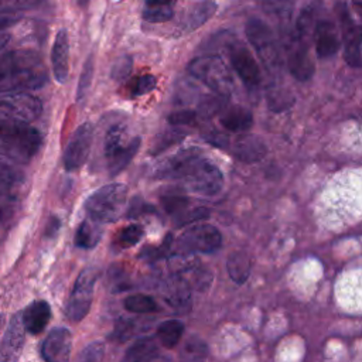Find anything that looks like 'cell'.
<instances>
[{"mask_svg": "<svg viewBox=\"0 0 362 362\" xmlns=\"http://www.w3.org/2000/svg\"><path fill=\"white\" fill-rule=\"evenodd\" d=\"M158 358V348L151 337H143L133 342L124 354V361L127 362H143L153 361Z\"/></svg>", "mask_w": 362, "mask_h": 362, "instance_id": "obj_25", "label": "cell"}, {"mask_svg": "<svg viewBox=\"0 0 362 362\" xmlns=\"http://www.w3.org/2000/svg\"><path fill=\"white\" fill-rule=\"evenodd\" d=\"M205 355H206V346L202 341L197 338H191L188 342H185L184 349L181 352V356L187 359H198V358H204Z\"/></svg>", "mask_w": 362, "mask_h": 362, "instance_id": "obj_38", "label": "cell"}, {"mask_svg": "<svg viewBox=\"0 0 362 362\" xmlns=\"http://www.w3.org/2000/svg\"><path fill=\"white\" fill-rule=\"evenodd\" d=\"M188 72L222 98L229 96L233 90L232 74L221 57L205 55L194 58L188 64Z\"/></svg>", "mask_w": 362, "mask_h": 362, "instance_id": "obj_6", "label": "cell"}, {"mask_svg": "<svg viewBox=\"0 0 362 362\" xmlns=\"http://www.w3.org/2000/svg\"><path fill=\"white\" fill-rule=\"evenodd\" d=\"M164 298L167 303L178 310V311H187L191 305V291L188 283L181 279L180 276H175L174 279L168 280L164 287Z\"/></svg>", "mask_w": 362, "mask_h": 362, "instance_id": "obj_22", "label": "cell"}, {"mask_svg": "<svg viewBox=\"0 0 362 362\" xmlns=\"http://www.w3.org/2000/svg\"><path fill=\"white\" fill-rule=\"evenodd\" d=\"M52 74L59 83H64L69 74V41L65 28H61L54 40L51 51Z\"/></svg>", "mask_w": 362, "mask_h": 362, "instance_id": "obj_18", "label": "cell"}, {"mask_svg": "<svg viewBox=\"0 0 362 362\" xmlns=\"http://www.w3.org/2000/svg\"><path fill=\"white\" fill-rule=\"evenodd\" d=\"M40 132L25 122L0 116V151L17 163H28L38 151Z\"/></svg>", "mask_w": 362, "mask_h": 362, "instance_id": "obj_3", "label": "cell"}, {"mask_svg": "<svg viewBox=\"0 0 362 362\" xmlns=\"http://www.w3.org/2000/svg\"><path fill=\"white\" fill-rule=\"evenodd\" d=\"M195 120H197V113L192 110L174 112L168 116V122L171 124H194Z\"/></svg>", "mask_w": 362, "mask_h": 362, "instance_id": "obj_43", "label": "cell"}, {"mask_svg": "<svg viewBox=\"0 0 362 362\" xmlns=\"http://www.w3.org/2000/svg\"><path fill=\"white\" fill-rule=\"evenodd\" d=\"M100 222L92 219L90 216L81 222L75 233V245L82 249H93L102 239Z\"/></svg>", "mask_w": 362, "mask_h": 362, "instance_id": "obj_24", "label": "cell"}, {"mask_svg": "<svg viewBox=\"0 0 362 362\" xmlns=\"http://www.w3.org/2000/svg\"><path fill=\"white\" fill-rule=\"evenodd\" d=\"M222 245L221 232L209 223H197L185 229L175 242L178 253H212Z\"/></svg>", "mask_w": 362, "mask_h": 362, "instance_id": "obj_9", "label": "cell"}, {"mask_svg": "<svg viewBox=\"0 0 362 362\" xmlns=\"http://www.w3.org/2000/svg\"><path fill=\"white\" fill-rule=\"evenodd\" d=\"M156 178L184 180L198 194L215 195L223 187L221 170L202 157L197 148H187L171 156L156 167Z\"/></svg>", "mask_w": 362, "mask_h": 362, "instance_id": "obj_1", "label": "cell"}, {"mask_svg": "<svg viewBox=\"0 0 362 362\" xmlns=\"http://www.w3.org/2000/svg\"><path fill=\"white\" fill-rule=\"evenodd\" d=\"M58 229H59V219L55 218V216H51L49 222H48V226H47V235L48 236H55Z\"/></svg>", "mask_w": 362, "mask_h": 362, "instance_id": "obj_47", "label": "cell"}, {"mask_svg": "<svg viewBox=\"0 0 362 362\" xmlns=\"http://www.w3.org/2000/svg\"><path fill=\"white\" fill-rule=\"evenodd\" d=\"M324 7L320 0H314L310 4H307L298 14L296 23H294V34L300 38L310 42L313 40L314 28L318 23V20L322 17Z\"/></svg>", "mask_w": 362, "mask_h": 362, "instance_id": "obj_20", "label": "cell"}, {"mask_svg": "<svg viewBox=\"0 0 362 362\" xmlns=\"http://www.w3.org/2000/svg\"><path fill=\"white\" fill-rule=\"evenodd\" d=\"M140 137L127 139L126 130L116 124L107 129L103 139V154L109 174L112 177L122 173L133 160L140 147Z\"/></svg>", "mask_w": 362, "mask_h": 362, "instance_id": "obj_5", "label": "cell"}, {"mask_svg": "<svg viewBox=\"0 0 362 362\" xmlns=\"http://www.w3.org/2000/svg\"><path fill=\"white\" fill-rule=\"evenodd\" d=\"M25 331L23 315H13L0 342V362H11L20 358L25 342Z\"/></svg>", "mask_w": 362, "mask_h": 362, "instance_id": "obj_15", "label": "cell"}, {"mask_svg": "<svg viewBox=\"0 0 362 362\" xmlns=\"http://www.w3.org/2000/svg\"><path fill=\"white\" fill-rule=\"evenodd\" d=\"M181 216V221H180V225H189L192 222H197V221H201V219H205L209 216V211L206 208H195L192 211H185Z\"/></svg>", "mask_w": 362, "mask_h": 362, "instance_id": "obj_44", "label": "cell"}, {"mask_svg": "<svg viewBox=\"0 0 362 362\" xmlns=\"http://www.w3.org/2000/svg\"><path fill=\"white\" fill-rule=\"evenodd\" d=\"M105 356V345L102 342H92L86 345L78 355V361L81 362H99Z\"/></svg>", "mask_w": 362, "mask_h": 362, "instance_id": "obj_37", "label": "cell"}, {"mask_svg": "<svg viewBox=\"0 0 362 362\" xmlns=\"http://www.w3.org/2000/svg\"><path fill=\"white\" fill-rule=\"evenodd\" d=\"M93 132V124L86 122L72 133L64 151V167L66 171H76L85 164L90 153Z\"/></svg>", "mask_w": 362, "mask_h": 362, "instance_id": "obj_12", "label": "cell"}, {"mask_svg": "<svg viewBox=\"0 0 362 362\" xmlns=\"http://www.w3.org/2000/svg\"><path fill=\"white\" fill-rule=\"evenodd\" d=\"M156 85H157L156 76L150 75V74H146V75H141V76L136 78L132 82L130 93H132V96H143V95H147L151 90H154Z\"/></svg>", "mask_w": 362, "mask_h": 362, "instance_id": "obj_35", "label": "cell"}, {"mask_svg": "<svg viewBox=\"0 0 362 362\" xmlns=\"http://www.w3.org/2000/svg\"><path fill=\"white\" fill-rule=\"evenodd\" d=\"M226 270L229 277L238 283L243 284L250 274V259L243 252H233L226 260Z\"/></svg>", "mask_w": 362, "mask_h": 362, "instance_id": "obj_27", "label": "cell"}, {"mask_svg": "<svg viewBox=\"0 0 362 362\" xmlns=\"http://www.w3.org/2000/svg\"><path fill=\"white\" fill-rule=\"evenodd\" d=\"M127 206V187L119 182L103 185L90 194L85 201L88 215L100 222H116Z\"/></svg>", "mask_w": 362, "mask_h": 362, "instance_id": "obj_4", "label": "cell"}, {"mask_svg": "<svg viewBox=\"0 0 362 362\" xmlns=\"http://www.w3.org/2000/svg\"><path fill=\"white\" fill-rule=\"evenodd\" d=\"M286 51H287V66L290 74L297 81H308L315 71L314 61L308 51V41L300 38L294 34H290L288 40L286 41Z\"/></svg>", "mask_w": 362, "mask_h": 362, "instance_id": "obj_13", "label": "cell"}, {"mask_svg": "<svg viewBox=\"0 0 362 362\" xmlns=\"http://www.w3.org/2000/svg\"><path fill=\"white\" fill-rule=\"evenodd\" d=\"M48 75L35 51L17 49L0 54V93L37 89L47 83Z\"/></svg>", "mask_w": 362, "mask_h": 362, "instance_id": "obj_2", "label": "cell"}, {"mask_svg": "<svg viewBox=\"0 0 362 362\" xmlns=\"http://www.w3.org/2000/svg\"><path fill=\"white\" fill-rule=\"evenodd\" d=\"M184 328L185 327L180 320H167L157 327V338L163 346L171 349L180 342L184 334Z\"/></svg>", "mask_w": 362, "mask_h": 362, "instance_id": "obj_29", "label": "cell"}, {"mask_svg": "<svg viewBox=\"0 0 362 362\" xmlns=\"http://www.w3.org/2000/svg\"><path fill=\"white\" fill-rule=\"evenodd\" d=\"M267 99L273 110H283L293 103V96H284V93L280 92L279 89H273V90L270 89Z\"/></svg>", "mask_w": 362, "mask_h": 362, "instance_id": "obj_41", "label": "cell"}, {"mask_svg": "<svg viewBox=\"0 0 362 362\" xmlns=\"http://www.w3.org/2000/svg\"><path fill=\"white\" fill-rule=\"evenodd\" d=\"M262 10L279 23H288L294 13L293 0H260Z\"/></svg>", "mask_w": 362, "mask_h": 362, "instance_id": "obj_28", "label": "cell"}, {"mask_svg": "<svg viewBox=\"0 0 362 362\" xmlns=\"http://www.w3.org/2000/svg\"><path fill=\"white\" fill-rule=\"evenodd\" d=\"M38 4V0H0V13L27 10Z\"/></svg>", "mask_w": 362, "mask_h": 362, "instance_id": "obj_40", "label": "cell"}, {"mask_svg": "<svg viewBox=\"0 0 362 362\" xmlns=\"http://www.w3.org/2000/svg\"><path fill=\"white\" fill-rule=\"evenodd\" d=\"M98 276V269L86 267L76 277L65 307V314L69 321L78 322L88 315L92 305L93 290Z\"/></svg>", "mask_w": 362, "mask_h": 362, "instance_id": "obj_7", "label": "cell"}, {"mask_svg": "<svg viewBox=\"0 0 362 362\" xmlns=\"http://www.w3.org/2000/svg\"><path fill=\"white\" fill-rule=\"evenodd\" d=\"M10 40V35L6 34V33H0V48H3Z\"/></svg>", "mask_w": 362, "mask_h": 362, "instance_id": "obj_48", "label": "cell"}, {"mask_svg": "<svg viewBox=\"0 0 362 362\" xmlns=\"http://www.w3.org/2000/svg\"><path fill=\"white\" fill-rule=\"evenodd\" d=\"M123 304H124V308L133 314H150V313L158 311V304L156 303V300L146 294L127 296Z\"/></svg>", "mask_w": 362, "mask_h": 362, "instance_id": "obj_30", "label": "cell"}, {"mask_svg": "<svg viewBox=\"0 0 362 362\" xmlns=\"http://www.w3.org/2000/svg\"><path fill=\"white\" fill-rule=\"evenodd\" d=\"M72 335L64 327L54 328L41 345V356L47 362H66L71 358Z\"/></svg>", "mask_w": 362, "mask_h": 362, "instance_id": "obj_16", "label": "cell"}, {"mask_svg": "<svg viewBox=\"0 0 362 362\" xmlns=\"http://www.w3.org/2000/svg\"><path fill=\"white\" fill-rule=\"evenodd\" d=\"M146 211H153V209L148 206V204L143 202V201L139 199V198H134V199L132 201V204L129 205L127 214H129V216L137 218V216H140L141 214H144Z\"/></svg>", "mask_w": 362, "mask_h": 362, "instance_id": "obj_45", "label": "cell"}, {"mask_svg": "<svg viewBox=\"0 0 362 362\" xmlns=\"http://www.w3.org/2000/svg\"><path fill=\"white\" fill-rule=\"evenodd\" d=\"M182 133H178V132H168V133H165V136L164 137H161V141L156 146L157 147V150H154V154H157V153H160L163 148H167V146L168 144H171V143H177L178 140H181L182 139V136H181Z\"/></svg>", "mask_w": 362, "mask_h": 362, "instance_id": "obj_46", "label": "cell"}, {"mask_svg": "<svg viewBox=\"0 0 362 362\" xmlns=\"http://www.w3.org/2000/svg\"><path fill=\"white\" fill-rule=\"evenodd\" d=\"M42 112L41 100L24 90L0 93V116L20 122H34Z\"/></svg>", "mask_w": 362, "mask_h": 362, "instance_id": "obj_11", "label": "cell"}, {"mask_svg": "<svg viewBox=\"0 0 362 362\" xmlns=\"http://www.w3.org/2000/svg\"><path fill=\"white\" fill-rule=\"evenodd\" d=\"M351 1H352V4L355 6V8L362 13V0H351Z\"/></svg>", "mask_w": 362, "mask_h": 362, "instance_id": "obj_50", "label": "cell"}, {"mask_svg": "<svg viewBox=\"0 0 362 362\" xmlns=\"http://www.w3.org/2000/svg\"><path fill=\"white\" fill-rule=\"evenodd\" d=\"M21 175L8 160L0 157V195H10L11 189L20 182Z\"/></svg>", "mask_w": 362, "mask_h": 362, "instance_id": "obj_32", "label": "cell"}, {"mask_svg": "<svg viewBox=\"0 0 362 362\" xmlns=\"http://www.w3.org/2000/svg\"><path fill=\"white\" fill-rule=\"evenodd\" d=\"M173 14H174L173 4L146 0L144 7H143V18L150 23L168 21L173 17Z\"/></svg>", "mask_w": 362, "mask_h": 362, "instance_id": "obj_31", "label": "cell"}, {"mask_svg": "<svg viewBox=\"0 0 362 362\" xmlns=\"http://www.w3.org/2000/svg\"><path fill=\"white\" fill-rule=\"evenodd\" d=\"M335 11L339 21L344 58L348 65L362 66V23H356L344 3H337Z\"/></svg>", "mask_w": 362, "mask_h": 362, "instance_id": "obj_10", "label": "cell"}, {"mask_svg": "<svg viewBox=\"0 0 362 362\" xmlns=\"http://www.w3.org/2000/svg\"><path fill=\"white\" fill-rule=\"evenodd\" d=\"M143 236H144V229L140 225L133 223L119 230V233L116 235V243L120 249L132 247L137 245Z\"/></svg>", "mask_w": 362, "mask_h": 362, "instance_id": "obj_33", "label": "cell"}, {"mask_svg": "<svg viewBox=\"0 0 362 362\" xmlns=\"http://www.w3.org/2000/svg\"><path fill=\"white\" fill-rule=\"evenodd\" d=\"M246 37L250 45L257 52L260 61L269 71H274L280 66V49L272 28L259 18H250L246 23Z\"/></svg>", "mask_w": 362, "mask_h": 362, "instance_id": "obj_8", "label": "cell"}, {"mask_svg": "<svg viewBox=\"0 0 362 362\" xmlns=\"http://www.w3.org/2000/svg\"><path fill=\"white\" fill-rule=\"evenodd\" d=\"M188 202L189 199L181 194H170V195L161 197V204L165 212L175 216H180L187 211Z\"/></svg>", "mask_w": 362, "mask_h": 362, "instance_id": "obj_34", "label": "cell"}, {"mask_svg": "<svg viewBox=\"0 0 362 362\" xmlns=\"http://www.w3.org/2000/svg\"><path fill=\"white\" fill-rule=\"evenodd\" d=\"M219 122L226 130L233 133H242L250 129L253 123V116L250 110L243 106H230L222 110Z\"/></svg>", "mask_w": 362, "mask_h": 362, "instance_id": "obj_23", "label": "cell"}, {"mask_svg": "<svg viewBox=\"0 0 362 362\" xmlns=\"http://www.w3.org/2000/svg\"><path fill=\"white\" fill-rule=\"evenodd\" d=\"M51 307L45 300L31 303L21 314L25 329L33 335L42 332L51 320Z\"/></svg>", "mask_w": 362, "mask_h": 362, "instance_id": "obj_19", "label": "cell"}, {"mask_svg": "<svg viewBox=\"0 0 362 362\" xmlns=\"http://www.w3.org/2000/svg\"><path fill=\"white\" fill-rule=\"evenodd\" d=\"M134 331H136L134 322L130 320H124V321L117 322L115 332H113V338H116V341L123 342V341L129 339L134 334Z\"/></svg>", "mask_w": 362, "mask_h": 362, "instance_id": "obj_42", "label": "cell"}, {"mask_svg": "<svg viewBox=\"0 0 362 362\" xmlns=\"http://www.w3.org/2000/svg\"><path fill=\"white\" fill-rule=\"evenodd\" d=\"M229 59L232 68L247 88H256L260 82V68L252 52L240 42L229 47Z\"/></svg>", "mask_w": 362, "mask_h": 362, "instance_id": "obj_14", "label": "cell"}, {"mask_svg": "<svg viewBox=\"0 0 362 362\" xmlns=\"http://www.w3.org/2000/svg\"><path fill=\"white\" fill-rule=\"evenodd\" d=\"M267 153L266 144L262 139L253 134H242L233 144V154L245 163H255L264 157Z\"/></svg>", "mask_w": 362, "mask_h": 362, "instance_id": "obj_21", "label": "cell"}, {"mask_svg": "<svg viewBox=\"0 0 362 362\" xmlns=\"http://www.w3.org/2000/svg\"><path fill=\"white\" fill-rule=\"evenodd\" d=\"M14 23V20H8V18H3V17H0V30L1 28H4V27H8L10 24H13Z\"/></svg>", "mask_w": 362, "mask_h": 362, "instance_id": "obj_49", "label": "cell"}, {"mask_svg": "<svg viewBox=\"0 0 362 362\" xmlns=\"http://www.w3.org/2000/svg\"><path fill=\"white\" fill-rule=\"evenodd\" d=\"M92 78H93V57L90 55L82 69V75L79 78V83H78V90H76V100H82L83 96L86 95V92L89 90V86L92 83Z\"/></svg>", "mask_w": 362, "mask_h": 362, "instance_id": "obj_36", "label": "cell"}, {"mask_svg": "<svg viewBox=\"0 0 362 362\" xmlns=\"http://www.w3.org/2000/svg\"><path fill=\"white\" fill-rule=\"evenodd\" d=\"M1 324H3V317H1V314H0V328H1Z\"/></svg>", "mask_w": 362, "mask_h": 362, "instance_id": "obj_52", "label": "cell"}, {"mask_svg": "<svg viewBox=\"0 0 362 362\" xmlns=\"http://www.w3.org/2000/svg\"><path fill=\"white\" fill-rule=\"evenodd\" d=\"M151 1H158V3H165V4H173L175 0H151Z\"/></svg>", "mask_w": 362, "mask_h": 362, "instance_id": "obj_51", "label": "cell"}, {"mask_svg": "<svg viewBox=\"0 0 362 362\" xmlns=\"http://www.w3.org/2000/svg\"><path fill=\"white\" fill-rule=\"evenodd\" d=\"M132 65H133L132 57L124 55V57L119 58V59L115 62L113 68H112V78H113L115 81H119V82L124 81V79L130 75V72H132Z\"/></svg>", "mask_w": 362, "mask_h": 362, "instance_id": "obj_39", "label": "cell"}, {"mask_svg": "<svg viewBox=\"0 0 362 362\" xmlns=\"http://www.w3.org/2000/svg\"><path fill=\"white\" fill-rule=\"evenodd\" d=\"M313 40L315 45V52L320 58L334 57L342 45L339 28H337V25L331 20L324 17L318 20L313 33Z\"/></svg>", "mask_w": 362, "mask_h": 362, "instance_id": "obj_17", "label": "cell"}, {"mask_svg": "<svg viewBox=\"0 0 362 362\" xmlns=\"http://www.w3.org/2000/svg\"><path fill=\"white\" fill-rule=\"evenodd\" d=\"M215 11H216V3L215 1H212V0L199 1L185 16L182 28L185 31H191V30L198 28L199 25L206 23L214 16Z\"/></svg>", "mask_w": 362, "mask_h": 362, "instance_id": "obj_26", "label": "cell"}]
</instances>
